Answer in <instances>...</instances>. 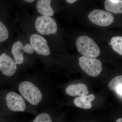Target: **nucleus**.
<instances>
[{
  "label": "nucleus",
  "mask_w": 122,
  "mask_h": 122,
  "mask_svg": "<svg viewBox=\"0 0 122 122\" xmlns=\"http://www.w3.org/2000/svg\"><path fill=\"white\" fill-rule=\"evenodd\" d=\"M34 52V51L30 44H27L24 46L20 41L14 43L11 49V53L17 65H21L24 62V53L32 54Z\"/></svg>",
  "instance_id": "7"
},
{
  "label": "nucleus",
  "mask_w": 122,
  "mask_h": 122,
  "mask_svg": "<svg viewBox=\"0 0 122 122\" xmlns=\"http://www.w3.org/2000/svg\"><path fill=\"white\" fill-rule=\"evenodd\" d=\"M76 46L78 52L83 56L95 58L100 55L98 46L92 38L87 36L83 35L79 37Z\"/></svg>",
  "instance_id": "2"
},
{
  "label": "nucleus",
  "mask_w": 122,
  "mask_h": 122,
  "mask_svg": "<svg viewBox=\"0 0 122 122\" xmlns=\"http://www.w3.org/2000/svg\"><path fill=\"white\" fill-rule=\"evenodd\" d=\"M35 28L37 31L41 35L54 34L57 30L56 22L52 17L41 15L35 20Z\"/></svg>",
  "instance_id": "4"
},
{
  "label": "nucleus",
  "mask_w": 122,
  "mask_h": 122,
  "mask_svg": "<svg viewBox=\"0 0 122 122\" xmlns=\"http://www.w3.org/2000/svg\"><path fill=\"white\" fill-rule=\"evenodd\" d=\"M95 98L93 94L77 97L75 99L74 103L76 107L85 109H90L92 107V102Z\"/></svg>",
  "instance_id": "12"
},
{
  "label": "nucleus",
  "mask_w": 122,
  "mask_h": 122,
  "mask_svg": "<svg viewBox=\"0 0 122 122\" xmlns=\"http://www.w3.org/2000/svg\"></svg>",
  "instance_id": "22"
},
{
  "label": "nucleus",
  "mask_w": 122,
  "mask_h": 122,
  "mask_svg": "<svg viewBox=\"0 0 122 122\" xmlns=\"http://www.w3.org/2000/svg\"><path fill=\"white\" fill-rule=\"evenodd\" d=\"M66 1L69 4H73L76 2L77 0H66Z\"/></svg>",
  "instance_id": "19"
},
{
  "label": "nucleus",
  "mask_w": 122,
  "mask_h": 122,
  "mask_svg": "<svg viewBox=\"0 0 122 122\" xmlns=\"http://www.w3.org/2000/svg\"><path fill=\"white\" fill-rule=\"evenodd\" d=\"M24 1L28 3H32L34 2L35 0H24Z\"/></svg>",
  "instance_id": "20"
},
{
  "label": "nucleus",
  "mask_w": 122,
  "mask_h": 122,
  "mask_svg": "<svg viewBox=\"0 0 122 122\" xmlns=\"http://www.w3.org/2000/svg\"><path fill=\"white\" fill-rule=\"evenodd\" d=\"M121 84H122V76H117L110 82L108 85V87L111 91H116L117 86Z\"/></svg>",
  "instance_id": "16"
},
{
  "label": "nucleus",
  "mask_w": 122,
  "mask_h": 122,
  "mask_svg": "<svg viewBox=\"0 0 122 122\" xmlns=\"http://www.w3.org/2000/svg\"><path fill=\"white\" fill-rule=\"evenodd\" d=\"M9 37V32L8 29L0 20V42L7 41Z\"/></svg>",
  "instance_id": "15"
},
{
  "label": "nucleus",
  "mask_w": 122,
  "mask_h": 122,
  "mask_svg": "<svg viewBox=\"0 0 122 122\" xmlns=\"http://www.w3.org/2000/svg\"><path fill=\"white\" fill-rule=\"evenodd\" d=\"M79 65L82 70L92 77L98 76L102 70V62L94 58L82 56L79 58Z\"/></svg>",
  "instance_id": "3"
},
{
  "label": "nucleus",
  "mask_w": 122,
  "mask_h": 122,
  "mask_svg": "<svg viewBox=\"0 0 122 122\" xmlns=\"http://www.w3.org/2000/svg\"><path fill=\"white\" fill-rule=\"evenodd\" d=\"M66 92L70 96L79 97L87 95L89 93L87 86L83 83L70 85L66 89Z\"/></svg>",
  "instance_id": "10"
},
{
  "label": "nucleus",
  "mask_w": 122,
  "mask_h": 122,
  "mask_svg": "<svg viewBox=\"0 0 122 122\" xmlns=\"http://www.w3.org/2000/svg\"><path fill=\"white\" fill-rule=\"evenodd\" d=\"M17 69L15 61L7 54L3 53L0 57V71L3 75L11 77L15 74Z\"/></svg>",
  "instance_id": "9"
},
{
  "label": "nucleus",
  "mask_w": 122,
  "mask_h": 122,
  "mask_svg": "<svg viewBox=\"0 0 122 122\" xmlns=\"http://www.w3.org/2000/svg\"><path fill=\"white\" fill-rule=\"evenodd\" d=\"M6 105L8 108L14 112H24L26 106L24 98L21 95L15 92H10L5 97Z\"/></svg>",
  "instance_id": "6"
},
{
  "label": "nucleus",
  "mask_w": 122,
  "mask_h": 122,
  "mask_svg": "<svg viewBox=\"0 0 122 122\" xmlns=\"http://www.w3.org/2000/svg\"><path fill=\"white\" fill-rule=\"evenodd\" d=\"M0 56H1V55H0Z\"/></svg>",
  "instance_id": "23"
},
{
  "label": "nucleus",
  "mask_w": 122,
  "mask_h": 122,
  "mask_svg": "<svg viewBox=\"0 0 122 122\" xmlns=\"http://www.w3.org/2000/svg\"><path fill=\"white\" fill-rule=\"evenodd\" d=\"M30 44L38 54L46 56L50 54V50L47 41L39 34H34L30 38Z\"/></svg>",
  "instance_id": "8"
},
{
  "label": "nucleus",
  "mask_w": 122,
  "mask_h": 122,
  "mask_svg": "<svg viewBox=\"0 0 122 122\" xmlns=\"http://www.w3.org/2000/svg\"><path fill=\"white\" fill-rule=\"evenodd\" d=\"M116 122H122V118H120L116 120Z\"/></svg>",
  "instance_id": "21"
},
{
  "label": "nucleus",
  "mask_w": 122,
  "mask_h": 122,
  "mask_svg": "<svg viewBox=\"0 0 122 122\" xmlns=\"http://www.w3.org/2000/svg\"><path fill=\"white\" fill-rule=\"evenodd\" d=\"M18 90L24 99L33 106H37L41 102L42 95L40 89L31 82L25 81L20 83Z\"/></svg>",
  "instance_id": "1"
},
{
  "label": "nucleus",
  "mask_w": 122,
  "mask_h": 122,
  "mask_svg": "<svg viewBox=\"0 0 122 122\" xmlns=\"http://www.w3.org/2000/svg\"><path fill=\"white\" fill-rule=\"evenodd\" d=\"M112 49L121 55H122V37L115 36L112 37L111 43Z\"/></svg>",
  "instance_id": "14"
},
{
  "label": "nucleus",
  "mask_w": 122,
  "mask_h": 122,
  "mask_svg": "<svg viewBox=\"0 0 122 122\" xmlns=\"http://www.w3.org/2000/svg\"><path fill=\"white\" fill-rule=\"evenodd\" d=\"M104 4L105 8L108 12L114 14L122 13V0H106Z\"/></svg>",
  "instance_id": "13"
},
{
  "label": "nucleus",
  "mask_w": 122,
  "mask_h": 122,
  "mask_svg": "<svg viewBox=\"0 0 122 122\" xmlns=\"http://www.w3.org/2000/svg\"><path fill=\"white\" fill-rule=\"evenodd\" d=\"M118 94L122 97V84H120L117 86L116 89Z\"/></svg>",
  "instance_id": "18"
},
{
  "label": "nucleus",
  "mask_w": 122,
  "mask_h": 122,
  "mask_svg": "<svg viewBox=\"0 0 122 122\" xmlns=\"http://www.w3.org/2000/svg\"><path fill=\"white\" fill-rule=\"evenodd\" d=\"M32 122H53L50 116L46 113H41L37 116Z\"/></svg>",
  "instance_id": "17"
},
{
  "label": "nucleus",
  "mask_w": 122,
  "mask_h": 122,
  "mask_svg": "<svg viewBox=\"0 0 122 122\" xmlns=\"http://www.w3.org/2000/svg\"><path fill=\"white\" fill-rule=\"evenodd\" d=\"M51 0H38L36 8L38 12L42 15L51 17L54 14V11L51 6Z\"/></svg>",
  "instance_id": "11"
},
{
  "label": "nucleus",
  "mask_w": 122,
  "mask_h": 122,
  "mask_svg": "<svg viewBox=\"0 0 122 122\" xmlns=\"http://www.w3.org/2000/svg\"><path fill=\"white\" fill-rule=\"evenodd\" d=\"M88 17L92 23L102 26H109L113 22L114 20L112 14L99 9L91 11L88 15Z\"/></svg>",
  "instance_id": "5"
}]
</instances>
